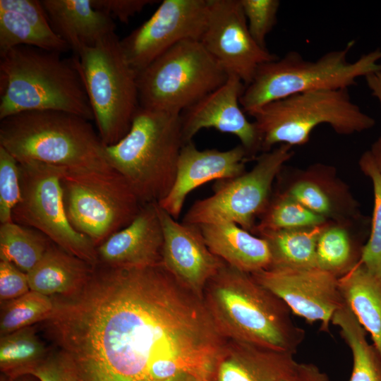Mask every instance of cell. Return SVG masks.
<instances>
[{
	"label": "cell",
	"mask_w": 381,
	"mask_h": 381,
	"mask_svg": "<svg viewBox=\"0 0 381 381\" xmlns=\"http://www.w3.org/2000/svg\"><path fill=\"white\" fill-rule=\"evenodd\" d=\"M76 58L99 138L105 146L114 145L128 132L139 107L137 73L115 32Z\"/></svg>",
	"instance_id": "8"
},
{
	"label": "cell",
	"mask_w": 381,
	"mask_h": 381,
	"mask_svg": "<svg viewBox=\"0 0 381 381\" xmlns=\"http://www.w3.org/2000/svg\"><path fill=\"white\" fill-rule=\"evenodd\" d=\"M202 301L226 339L294 354L305 338L281 298L225 262L206 284Z\"/></svg>",
	"instance_id": "2"
},
{
	"label": "cell",
	"mask_w": 381,
	"mask_h": 381,
	"mask_svg": "<svg viewBox=\"0 0 381 381\" xmlns=\"http://www.w3.org/2000/svg\"><path fill=\"white\" fill-rule=\"evenodd\" d=\"M354 45L351 40L344 48L328 52L315 61L291 51L262 64L240 97L243 111L250 115L268 103L302 92L349 89L358 78L381 71L380 48L350 62L347 57Z\"/></svg>",
	"instance_id": "6"
},
{
	"label": "cell",
	"mask_w": 381,
	"mask_h": 381,
	"mask_svg": "<svg viewBox=\"0 0 381 381\" xmlns=\"http://www.w3.org/2000/svg\"><path fill=\"white\" fill-rule=\"evenodd\" d=\"M56 34L77 54L115 32L113 18L96 9L91 0H42Z\"/></svg>",
	"instance_id": "22"
},
{
	"label": "cell",
	"mask_w": 381,
	"mask_h": 381,
	"mask_svg": "<svg viewBox=\"0 0 381 381\" xmlns=\"http://www.w3.org/2000/svg\"><path fill=\"white\" fill-rule=\"evenodd\" d=\"M60 182L71 225L96 247L128 226L143 205L126 179L114 169L61 167Z\"/></svg>",
	"instance_id": "10"
},
{
	"label": "cell",
	"mask_w": 381,
	"mask_h": 381,
	"mask_svg": "<svg viewBox=\"0 0 381 381\" xmlns=\"http://www.w3.org/2000/svg\"><path fill=\"white\" fill-rule=\"evenodd\" d=\"M327 223L310 227L258 232L256 235L268 244L272 257L270 267H317V241Z\"/></svg>",
	"instance_id": "27"
},
{
	"label": "cell",
	"mask_w": 381,
	"mask_h": 381,
	"mask_svg": "<svg viewBox=\"0 0 381 381\" xmlns=\"http://www.w3.org/2000/svg\"><path fill=\"white\" fill-rule=\"evenodd\" d=\"M251 274L291 311L309 322H320L324 331L344 303L339 277L318 267H270Z\"/></svg>",
	"instance_id": "15"
},
{
	"label": "cell",
	"mask_w": 381,
	"mask_h": 381,
	"mask_svg": "<svg viewBox=\"0 0 381 381\" xmlns=\"http://www.w3.org/2000/svg\"><path fill=\"white\" fill-rule=\"evenodd\" d=\"M368 151L376 169L381 176V136L373 142Z\"/></svg>",
	"instance_id": "42"
},
{
	"label": "cell",
	"mask_w": 381,
	"mask_h": 381,
	"mask_svg": "<svg viewBox=\"0 0 381 381\" xmlns=\"http://www.w3.org/2000/svg\"><path fill=\"white\" fill-rule=\"evenodd\" d=\"M18 161L0 146V222H12V212L20 200Z\"/></svg>",
	"instance_id": "35"
},
{
	"label": "cell",
	"mask_w": 381,
	"mask_h": 381,
	"mask_svg": "<svg viewBox=\"0 0 381 381\" xmlns=\"http://www.w3.org/2000/svg\"><path fill=\"white\" fill-rule=\"evenodd\" d=\"M358 164L362 172L371 180L374 193L370 234L361 248L359 262L381 281V176L368 150L361 156Z\"/></svg>",
	"instance_id": "34"
},
{
	"label": "cell",
	"mask_w": 381,
	"mask_h": 381,
	"mask_svg": "<svg viewBox=\"0 0 381 381\" xmlns=\"http://www.w3.org/2000/svg\"><path fill=\"white\" fill-rule=\"evenodd\" d=\"M267 152L277 144H306L312 131L329 125L337 134L349 135L369 130L375 120L355 104L349 89L314 90L272 102L250 114Z\"/></svg>",
	"instance_id": "7"
},
{
	"label": "cell",
	"mask_w": 381,
	"mask_h": 381,
	"mask_svg": "<svg viewBox=\"0 0 381 381\" xmlns=\"http://www.w3.org/2000/svg\"><path fill=\"white\" fill-rule=\"evenodd\" d=\"M164 243L162 265L202 299L205 287L224 262L207 247L198 226L179 222L157 203Z\"/></svg>",
	"instance_id": "17"
},
{
	"label": "cell",
	"mask_w": 381,
	"mask_h": 381,
	"mask_svg": "<svg viewBox=\"0 0 381 381\" xmlns=\"http://www.w3.org/2000/svg\"><path fill=\"white\" fill-rule=\"evenodd\" d=\"M228 76L199 40H183L137 73L139 106L181 114Z\"/></svg>",
	"instance_id": "9"
},
{
	"label": "cell",
	"mask_w": 381,
	"mask_h": 381,
	"mask_svg": "<svg viewBox=\"0 0 381 381\" xmlns=\"http://www.w3.org/2000/svg\"><path fill=\"white\" fill-rule=\"evenodd\" d=\"M245 89L241 80L229 75L224 84L181 114L183 144L203 128H214L236 136L250 159L262 150V140L254 122L248 120L240 104Z\"/></svg>",
	"instance_id": "16"
},
{
	"label": "cell",
	"mask_w": 381,
	"mask_h": 381,
	"mask_svg": "<svg viewBox=\"0 0 381 381\" xmlns=\"http://www.w3.org/2000/svg\"><path fill=\"white\" fill-rule=\"evenodd\" d=\"M208 0H164L151 17L120 40L123 55L139 73L179 42L200 40Z\"/></svg>",
	"instance_id": "13"
},
{
	"label": "cell",
	"mask_w": 381,
	"mask_h": 381,
	"mask_svg": "<svg viewBox=\"0 0 381 381\" xmlns=\"http://www.w3.org/2000/svg\"><path fill=\"white\" fill-rule=\"evenodd\" d=\"M183 145L181 114L139 106L128 132L104 151L145 205L159 202L171 190Z\"/></svg>",
	"instance_id": "5"
},
{
	"label": "cell",
	"mask_w": 381,
	"mask_h": 381,
	"mask_svg": "<svg viewBox=\"0 0 381 381\" xmlns=\"http://www.w3.org/2000/svg\"><path fill=\"white\" fill-rule=\"evenodd\" d=\"M32 377H33L30 375H25L19 377L13 381H35Z\"/></svg>",
	"instance_id": "43"
},
{
	"label": "cell",
	"mask_w": 381,
	"mask_h": 381,
	"mask_svg": "<svg viewBox=\"0 0 381 381\" xmlns=\"http://www.w3.org/2000/svg\"><path fill=\"white\" fill-rule=\"evenodd\" d=\"M30 291L27 274L11 262L0 260L1 303L17 298Z\"/></svg>",
	"instance_id": "37"
},
{
	"label": "cell",
	"mask_w": 381,
	"mask_h": 381,
	"mask_svg": "<svg viewBox=\"0 0 381 381\" xmlns=\"http://www.w3.org/2000/svg\"><path fill=\"white\" fill-rule=\"evenodd\" d=\"M41 110L94 120L77 58L28 46L0 55V120Z\"/></svg>",
	"instance_id": "3"
},
{
	"label": "cell",
	"mask_w": 381,
	"mask_h": 381,
	"mask_svg": "<svg viewBox=\"0 0 381 381\" xmlns=\"http://www.w3.org/2000/svg\"><path fill=\"white\" fill-rule=\"evenodd\" d=\"M21 196L13 222L35 229L67 252L95 267L97 247L71 225L64 208L61 167L38 162L18 163Z\"/></svg>",
	"instance_id": "12"
},
{
	"label": "cell",
	"mask_w": 381,
	"mask_h": 381,
	"mask_svg": "<svg viewBox=\"0 0 381 381\" xmlns=\"http://www.w3.org/2000/svg\"><path fill=\"white\" fill-rule=\"evenodd\" d=\"M331 167L315 164L300 171L282 193L327 220L356 212V202Z\"/></svg>",
	"instance_id": "23"
},
{
	"label": "cell",
	"mask_w": 381,
	"mask_h": 381,
	"mask_svg": "<svg viewBox=\"0 0 381 381\" xmlns=\"http://www.w3.org/2000/svg\"><path fill=\"white\" fill-rule=\"evenodd\" d=\"M50 351L33 327L2 335L0 339V369L11 381L27 375Z\"/></svg>",
	"instance_id": "29"
},
{
	"label": "cell",
	"mask_w": 381,
	"mask_h": 381,
	"mask_svg": "<svg viewBox=\"0 0 381 381\" xmlns=\"http://www.w3.org/2000/svg\"><path fill=\"white\" fill-rule=\"evenodd\" d=\"M200 41L224 71L248 85L258 67L279 57L252 37L239 0H208Z\"/></svg>",
	"instance_id": "14"
},
{
	"label": "cell",
	"mask_w": 381,
	"mask_h": 381,
	"mask_svg": "<svg viewBox=\"0 0 381 381\" xmlns=\"http://www.w3.org/2000/svg\"><path fill=\"white\" fill-rule=\"evenodd\" d=\"M163 243L157 202L146 203L128 226L97 247L98 264L126 269L162 265Z\"/></svg>",
	"instance_id": "19"
},
{
	"label": "cell",
	"mask_w": 381,
	"mask_h": 381,
	"mask_svg": "<svg viewBox=\"0 0 381 381\" xmlns=\"http://www.w3.org/2000/svg\"><path fill=\"white\" fill-rule=\"evenodd\" d=\"M315 253L317 267L337 277L359 261L347 230L338 224H326L318 238Z\"/></svg>",
	"instance_id": "31"
},
{
	"label": "cell",
	"mask_w": 381,
	"mask_h": 381,
	"mask_svg": "<svg viewBox=\"0 0 381 381\" xmlns=\"http://www.w3.org/2000/svg\"><path fill=\"white\" fill-rule=\"evenodd\" d=\"M364 78L371 95L377 99L381 109V71L370 73Z\"/></svg>",
	"instance_id": "41"
},
{
	"label": "cell",
	"mask_w": 381,
	"mask_h": 381,
	"mask_svg": "<svg viewBox=\"0 0 381 381\" xmlns=\"http://www.w3.org/2000/svg\"><path fill=\"white\" fill-rule=\"evenodd\" d=\"M294 355L227 339L213 381H278L298 363Z\"/></svg>",
	"instance_id": "21"
},
{
	"label": "cell",
	"mask_w": 381,
	"mask_h": 381,
	"mask_svg": "<svg viewBox=\"0 0 381 381\" xmlns=\"http://www.w3.org/2000/svg\"><path fill=\"white\" fill-rule=\"evenodd\" d=\"M291 148L279 145L257 157L250 171L216 181L213 193L195 201L182 222L195 226L231 222L254 234L256 219L260 217L271 199L274 179L294 155Z\"/></svg>",
	"instance_id": "11"
},
{
	"label": "cell",
	"mask_w": 381,
	"mask_h": 381,
	"mask_svg": "<svg viewBox=\"0 0 381 381\" xmlns=\"http://www.w3.org/2000/svg\"><path fill=\"white\" fill-rule=\"evenodd\" d=\"M278 381H329L325 373L312 363H298L294 368Z\"/></svg>",
	"instance_id": "40"
},
{
	"label": "cell",
	"mask_w": 381,
	"mask_h": 381,
	"mask_svg": "<svg viewBox=\"0 0 381 381\" xmlns=\"http://www.w3.org/2000/svg\"><path fill=\"white\" fill-rule=\"evenodd\" d=\"M250 160L240 144L227 150H199L190 141L181 150L176 174L168 195L158 205L174 219L180 216L188 195L210 181L238 176L246 171Z\"/></svg>",
	"instance_id": "18"
},
{
	"label": "cell",
	"mask_w": 381,
	"mask_h": 381,
	"mask_svg": "<svg viewBox=\"0 0 381 381\" xmlns=\"http://www.w3.org/2000/svg\"><path fill=\"white\" fill-rule=\"evenodd\" d=\"M151 0H91L92 6L112 18L127 23L135 14L140 13L146 6L155 3Z\"/></svg>",
	"instance_id": "39"
},
{
	"label": "cell",
	"mask_w": 381,
	"mask_h": 381,
	"mask_svg": "<svg viewBox=\"0 0 381 381\" xmlns=\"http://www.w3.org/2000/svg\"><path fill=\"white\" fill-rule=\"evenodd\" d=\"M205 381H211V380H205Z\"/></svg>",
	"instance_id": "44"
},
{
	"label": "cell",
	"mask_w": 381,
	"mask_h": 381,
	"mask_svg": "<svg viewBox=\"0 0 381 381\" xmlns=\"http://www.w3.org/2000/svg\"><path fill=\"white\" fill-rule=\"evenodd\" d=\"M209 249L225 263L252 274L270 267L267 241L231 222L198 226Z\"/></svg>",
	"instance_id": "24"
},
{
	"label": "cell",
	"mask_w": 381,
	"mask_h": 381,
	"mask_svg": "<svg viewBox=\"0 0 381 381\" xmlns=\"http://www.w3.org/2000/svg\"><path fill=\"white\" fill-rule=\"evenodd\" d=\"M249 32L261 47L266 48V37L277 23L280 6L278 0H239Z\"/></svg>",
	"instance_id": "36"
},
{
	"label": "cell",
	"mask_w": 381,
	"mask_h": 381,
	"mask_svg": "<svg viewBox=\"0 0 381 381\" xmlns=\"http://www.w3.org/2000/svg\"><path fill=\"white\" fill-rule=\"evenodd\" d=\"M0 146L18 163L38 162L70 168H113L90 121L56 110L28 111L0 120Z\"/></svg>",
	"instance_id": "4"
},
{
	"label": "cell",
	"mask_w": 381,
	"mask_h": 381,
	"mask_svg": "<svg viewBox=\"0 0 381 381\" xmlns=\"http://www.w3.org/2000/svg\"><path fill=\"white\" fill-rule=\"evenodd\" d=\"M328 220L308 210L287 195L279 192L271 197L259 218L254 234L265 230H279L310 227L323 224Z\"/></svg>",
	"instance_id": "32"
},
{
	"label": "cell",
	"mask_w": 381,
	"mask_h": 381,
	"mask_svg": "<svg viewBox=\"0 0 381 381\" xmlns=\"http://www.w3.org/2000/svg\"><path fill=\"white\" fill-rule=\"evenodd\" d=\"M344 301L370 334L381 358V281L358 261L339 277Z\"/></svg>",
	"instance_id": "26"
},
{
	"label": "cell",
	"mask_w": 381,
	"mask_h": 381,
	"mask_svg": "<svg viewBox=\"0 0 381 381\" xmlns=\"http://www.w3.org/2000/svg\"><path fill=\"white\" fill-rule=\"evenodd\" d=\"M53 242L42 232L13 222L0 224V260L29 272Z\"/></svg>",
	"instance_id": "30"
},
{
	"label": "cell",
	"mask_w": 381,
	"mask_h": 381,
	"mask_svg": "<svg viewBox=\"0 0 381 381\" xmlns=\"http://www.w3.org/2000/svg\"><path fill=\"white\" fill-rule=\"evenodd\" d=\"M94 267L52 243L27 273L29 286L30 291L50 297L71 296L84 287Z\"/></svg>",
	"instance_id": "25"
},
{
	"label": "cell",
	"mask_w": 381,
	"mask_h": 381,
	"mask_svg": "<svg viewBox=\"0 0 381 381\" xmlns=\"http://www.w3.org/2000/svg\"><path fill=\"white\" fill-rule=\"evenodd\" d=\"M19 46L71 49L54 31L41 1L0 0V55Z\"/></svg>",
	"instance_id": "20"
},
{
	"label": "cell",
	"mask_w": 381,
	"mask_h": 381,
	"mask_svg": "<svg viewBox=\"0 0 381 381\" xmlns=\"http://www.w3.org/2000/svg\"><path fill=\"white\" fill-rule=\"evenodd\" d=\"M331 322L339 327L349 347L353 368L349 381H381V358L366 338L365 330L344 301L334 313Z\"/></svg>",
	"instance_id": "28"
},
{
	"label": "cell",
	"mask_w": 381,
	"mask_h": 381,
	"mask_svg": "<svg viewBox=\"0 0 381 381\" xmlns=\"http://www.w3.org/2000/svg\"><path fill=\"white\" fill-rule=\"evenodd\" d=\"M1 309L2 336L44 321L52 313L54 301L50 296L30 291L17 298L1 303Z\"/></svg>",
	"instance_id": "33"
},
{
	"label": "cell",
	"mask_w": 381,
	"mask_h": 381,
	"mask_svg": "<svg viewBox=\"0 0 381 381\" xmlns=\"http://www.w3.org/2000/svg\"><path fill=\"white\" fill-rule=\"evenodd\" d=\"M42 322L76 381H213L226 339L162 265L100 264Z\"/></svg>",
	"instance_id": "1"
},
{
	"label": "cell",
	"mask_w": 381,
	"mask_h": 381,
	"mask_svg": "<svg viewBox=\"0 0 381 381\" xmlns=\"http://www.w3.org/2000/svg\"><path fill=\"white\" fill-rule=\"evenodd\" d=\"M26 375L35 377L38 381H76L66 363L54 350L36 365Z\"/></svg>",
	"instance_id": "38"
}]
</instances>
